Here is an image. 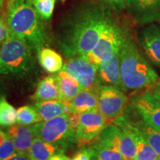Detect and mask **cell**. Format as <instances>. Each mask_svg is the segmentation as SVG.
<instances>
[{"instance_id": "cell-12", "label": "cell", "mask_w": 160, "mask_h": 160, "mask_svg": "<svg viewBox=\"0 0 160 160\" xmlns=\"http://www.w3.org/2000/svg\"><path fill=\"white\" fill-rule=\"evenodd\" d=\"M126 6L140 23L160 20V0H126Z\"/></svg>"}, {"instance_id": "cell-28", "label": "cell", "mask_w": 160, "mask_h": 160, "mask_svg": "<svg viewBox=\"0 0 160 160\" xmlns=\"http://www.w3.org/2000/svg\"><path fill=\"white\" fill-rule=\"evenodd\" d=\"M10 36V32L7 23L2 18L0 17V42H2Z\"/></svg>"}, {"instance_id": "cell-27", "label": "cell", "mask_w": 160, "mask_h": 160, "mask_svg": "<svg viewBox=\"0 0 160 160\" xmlns=\"http://www.w3.org/2000/svg\"><path fill=\"white\" fill-rule=\"evenodd\" d=\"M17 153L16 148L8 133L0 130V160H4Z\"/></svg>"}, {"instance_id": "cell-37", "label": "cell", "mask_w": 160, "mask_h": 160, "mask_svg": "<svg viewBox=\"0 0 160 160\" xmlns=\"http://www.w3.org/2000/svg\"><path fill=\"white\" fill-rule=\"evenodd\" d=\"M29 1H30V2H31V1H32V0H29Z\"/></svg>"}, {"instance_id": "cell-22", "label": "cell", "mask_w": 160, "mask_h": 160, "mask_svg": "<svg viewBox=\"0 0 160 160\" xmlns=\"http://www.w3.org/2000/svg\"><path fill=\"white\" fill-rule=\"evenodd\" d=\"M131 123L139 130L144 139L160 158V132L145 122L142 119H137V121Z\"/></svg>"}, {"instance_id": "cell-35", "label": "cell", "mask_w": 160, "mask_h": 160, "mask_svg": "<svg viewBox=\"0 0 160 160\" xmlns=\"http://www.w3.org/2000/svg\"><path fill=\"white\" fill-rule=\"evenodd\" d=\"M3 97V95L2 94V91H1V90H0V101H1V99H2V98Z\"/></svg>"}, {"instance_id": "cell-18", "label": "cell", "mask_w": 160, "mask_h": 160, "mask_svg": "<svg viewBox=\"0 0 160 160\" xmlns=\"http://www.w3.org/2000/svg\"><path fill=\"white\" fill-rule=\"evenodd\" d=\"M33 107L37 111L41 122L53 119L67 113L66 103L60 99L37 102Z\"/></svg>"}, {"instance_id": "cell-23", "label": "cell", "mask_w": 160, "mask_h": 160, "mask_svg": "<svg viewBox=\"0 0 160 160\" xmlns=\"http://www.w3.org/2000/svg\"><path fill=\"white\" fill-rule=\"evenodd\" d=\"M132 131L137 142V154L134 160H160L157 153L146 142L139 130L133 124H132Z\"/></svg>"}, {"instance_id": "cell-4", "label": "cell", "mask_w": 160, "mask_h": 160, "mask_svg": "<svg viewBox=\"0 0 160 160\" xmlns=\"http://www.w3.org/2000/svg\"><path fill=\"white\" fill-rule=\"evenodd\" d=\"M33 50L25 40L10 35L0 48V75L26 74L34 64Z\"/></svg>"}, {"instance_id": "cell-15", "label": "cell", "mask_w": 160, "mask_h": 160, "mask_svg": "<svg viewBox=\"0 0 160 160\" xmlns=\"http://www.w3.org/2000/svg\"><path fill=\"white\" fill-rule=\"evenodd\" d=\"M17 153L28 154L32 143L36 138L35 131L32 125H12L8 130Z\"/></svg>"}, {"instance_id": "cell-24", "label": "cell", "mask_w": 160, "mask_h": 160, "mask_svg": "<svg viewBox=\"0 0 160 160\" xmlns=\"http://www.w3.org/2000/svg\"><path fill=\"white\" fill-rule=\"evenodd\" d=\"M17 122V111L3 97L0 101V126L10 127Z\"/></svg>"}, {"instance_id": "cell-3", "label": "cell", "mask_w": 160, "mask_h": 160, "mask_svg": "<svg viewBox=\"0 0 160 160\" xmlns=\"http://www.w3.org/2000/svg\"><path fill=\"white\" fill-rule=\"evenodd\" d=\"M122 79L127 90H138L155 84L159 79L133 42L126 36L119 51Z\"/></svg>"}, {"instance_id": "cell-25", "label": "cell", "mask_w": 160, "mask_h": 160, "mask_svg": "<svg viewBox=\"0 0 160 160\" xmlns=\"http://www.w3.org/2000/svg\"><path fill=\"white\" fill-rule=\"evenodd\" d=\"M17 122L19 125H30L41 122L39 116L33 106L25 105L17 111Z\"/></svg>"}, {"instance_id": "cell-5", "label": "cell", "mask_w": 160, "mask_h": 160, "mask_svg": "<svg viewBox=\"0 0 160 160\" xmlns=\"http://www.w3.org/2000/svg\"><path fill=\"white\" fill-rule=\"evenodd\" d=\"M78 114H65L33 125L36 137L59 146L64 151L76 144Z\"/></svg>"}, {"instance_id": "cell-19", "label": "cell", "mask_w": 160, "mask_h": 160, "mask_svg": "<svg viewBox=\"0 0 160 160\" xmlns=\"http://www.w3.org/2000/svg\"><path fill=\"white\" fill-rule=\"evenodd\" d=\"M36 102L59 99V89L57 77L48 76L38 83L37 90L33 96Z\"/></svg>"}, {"instance_id": "cell-8", "label": "cell", "mask_w": 160, "mask_h": 160, "mask_svg": "<svg viewBox=\"0 0 160 160\" xmlns=\"http://www.w3.org/2000/svg\"><path fill=\"white\" fill-rule=\"evenodd\" d=\"M128 98L121 90L111 85L98 88V109L107 119L115 120L122 116Z\"/></svg>"}, {"instance_id": "cell-14", "label": "cell", "mask_w": 160, "mask_h": 160, "mask_svg": "<svg viewBox=\"0 0 160 160\" xmlns=\"http://www.w3.org/2000/svg\"><path fill=\"white\" fill-rule=\"evenodd\" d=\"M67 113L70 114H80L84 112L98 109V90L85 88L79 94L66 103Z\"/></svg>"}, {"instance_id": "cell-16", "label": "cell", "mask_w": 160, "mask_h": 160, "mask_svg": "<svg viewBox=\"0 0 160 160\" xmlns=\"http://www.w3.org/2000/svg\"><path fill=\"white\" fill-rule=\"evenodd\" d=\"M59 89V99L67 103L85 89L68 73L61 70L56 75Z\"/></svg>"}, {"instance_id": "cell-9", "label": "cell", "mask_w": 160, "mask_h": 160, "mask_svg": "<svg viewBox=\"0 0 160 160\" xmlns=\"http://www.w3.org/2000/svg\"><path fill=\"white\" fill-rule=\"evenodd\" d=\"M62 70L77 80L85 88H93L99 80L97 67L85 57L70 58Z\"/></svg>"}, {"instance_id": "cell-30", "label": "cell", "mask_w": 160, "mask_h": 160, "mask_svg": "<svg viewBox=\"0 0 160 160\" xmlns=\"http://www.w3.org/2000/svg\"><path fill=\"white\" fill-rule=\"evenodd\" d=\"M71 160H91L89 148L82 149L77 152Z\"/></svg>"}, {"instance_id": "cell-26", "label": "cell", "mask_w": 160, "mask_h": 160, "mask_svg": "<svg viewBox=\"0 0 160 160\" xmlns=\"http://www.w3.org/2000/svg\"><path fill=\"white\" fill-rule=\"evenodd\" d=\"M32 4L42 20H49L53 15L55 0H32Z\"/></svg>"}, {"instance_id": "cell-17", "label": "cell", "mask_w": 160, "mask_h": 160, "mask_svg": "<svg viewBox=\"0 0 160 160\" xmlns=\"http://www.w3.org/2000/svg\"><path fill=\"white\" fill-rule=\"evenodd\" d=\"M89 150L91 160H125L114 145L99 137Z\"/></svg>"}, {"instance_id": "cell-2", "label": "cell", "mask_w": 160, "mask_h": 160, "mask_svg": "<svg viewBox=\"0 0 160 160\" xmlns=\"http://www.w3.org/2000/svg\"><path fill=\"white\" fill-rule=\"evenodd\" d=\"M42 20L29 0H8L6 23L10 35L25 40L37 52L47 43Z\"/></svg>"}, {"instance_id": "cell-11", "label": "cell", "mask_w": 160, "mask_h": 160, "mask_svg": "<svg viewBox=\"0 0 160 160\" xmlns=\"http://www.w3.org/2000/svg\"><path fill=\"white\" fill-rule=\"evenodd\" d=\"M98 79L106 85H111L122 91L127 89L122 79L119 52L113 53L103 60L98 67Z\"/></svg>"}, {"instance_id": "cell-33", "label": "cell", "mask_w": 160, "mask_h": 160, "mask_svg": "<svg viewBox=\"0 0 160 160\" xmlns=\"http://www.w3.org/2000/svg\"><path fill=\"white\" fill-rule=\"evenodd\" d=\"M48 160H71L69 159L67 156L64 154L63 153H59L57 154L53 155V157H51Z\"/></svg>"}, {"instance_id": "cell-38", "label": "cell", "mask_w": 160, "mask_h": 160, "mask_svg": "<svg viewBox=\"0 0 160 160\" xmlns=\"http://www.w3.org/2000/svg\"><path fill=\"white\" fill-rule=\"evenodd\" d=\"M63 1H65V0H63Z\"/></svg>"}, {"instance_id": "cell-10", "label": "cell", "mask_w": 160, "mask_h": 160, "mask_svg": "<svg viewBox=\"0 0 160 160\" xmlns=\"http://www.w3.org/2000/svg\"><path fill=\"white\" fill-rule=\"evenodd\" d=\"M132 103L142 119L160 132V102L152 92L136 96Z\"/></svg>"}, {"instance_id": "cell-7", "label": "cell", "mask_w": 160, "mask_h": 160, "mask_svg": "<svg viewBox=\"0 0 160 160\" xmlns=\"http://www.w3.org/2000/svg\"><path fill=\"white\" fill-rule=\"evenodd\" d=\"M106 118L99 109L78 114L76 128V144L82 147L99 137L106 126Z\"/></svg>"}, {"instance_id": "cell-6", "label": "cell", "mask_w": 160, "mask_h": 160, "mask_svg": "<svg viewBox=\"0 0 160 160\" xmlns=\"http://www.w3.org/2000/svg\"><path fill=\"white\" fill-rule=\"evenodd\" d=\"M126 36L123 30L111 19L102 33L94 48L85 57L98 68L103 60L119 51Z\"/></svg>"}, {"instance_id": "cell-31", "label": "cell", "mask_w": 160, "mask_h": 160, "mask_svg": "<svg viewBox=\"0 0 160 160\" xmlns=\"http://www.w3.org/2000/svg\"><path fill=\"white\" fill-rule=\"evenodd\" d=\"M4 160H31V159L29 158L28 154H24V153H19L17 152L14 154Z\"/></svg>"}, {"instance_id": "cell-29", "label": "cell", "mask_w": 160, "mask_h": 160, "mask_svg": "<svg viewBox=\"0 0 160 160\" xmlns=\"http://www.w3.org/2000/svg\"><path fill=\"white\" fill-rule=\"evenodd\" d=\"M102 1L115 10H122L126 6V0H102Z\"/></svg>"}, {"instance_id": "cell-21", "label": "cell", "mask_w": 160, "mask_h": 160, "mask_svg": "<svg viewBox=\"0 0 160 160\" xmlns=\"http://www.w3.org/2000/svg\"><path fill=\"white\" fill-rule=\"evenodd\" d=\"M59 153H64V150L59 146L36 137L28 154L31 160H48Z\"/></svg>"}, {"instance_id": "cell-1", "label": "cell", "mask_w": 160, "mask_h": 160, "mask_svg": "<svg viewBox=\"0 0 160 160\" xmlns=\"http://www.w3.org/2000/svg\"><path fill=\"white\" fill-rule=\"evenodd\" d=\"M111 17L94 3H81L65 15L57 31V44L66 58L85 57L95 48Z\"/></svg>"}, {"instance_id": "cell-13", "label": "cell", "mask_w": 160, "mask_h": 160, "mask_svg": "<svg viewBox=\"0 0 160 160\" xmlns=\"http://www.w3.org/2000/svg\"><path fill=\"white\" fill-rule=\"evenodd\" d=\"M139 41L146 54L152 61L160 64V28L151 25L144 28L139 36Z\"/></svg>"}, {"instance_id": "cell-32", "label": "cell", "mask_w": 160, "mask_h": 160, "mask_svg": "<svg viewBox=\"0 0 160 160\" xmlns=\"http://www.w3.org/2000/svg\"><path fill=\"white\" fill-rule=\"evenodd\" d=\"M152 93L154 95V97L160 102V81H157L153 86V88L152 90Z\"/></svg>"}, {"instance_id": "cell-36", "label": "cell", "mask_w": 160, "mask_h": 160, "mask_svg": "<svg viewBox=\"0 0 160 160\" xmlns=\"http://www.w3.org/2000/svg\"><path fill=\"white\" fill-rule=\"evenodd\" d=\"M1 44H2V42H0V48H1Z\"/></svg>"}, {"instance_id": "cell-34", "label": "cell", "mask_w": 160, "mask_h": 160, "mask_svg": "<svg viewBox=\"0 0 160 160\" xmlns=\"http://www.w3.org/2000/svg\"><path fill=\"white\" fill-rule=\"evenodd\" d=\"M3 2H4V0H0V8H1L2 7Z\"/></svg>"}, {"instance_id": "cell-20", "label": "cell", "mask_w": 160, "mask_h": 160, "mask_svg": "<svg viewBox=\"0 0 160 160\" xmlns=\"http://www.w3.org/2000/svg\"><path fill=\"white\" fill-rule=\"evenodd\" d=\"M37 55L40 65L47 73H57L62 69V57L53 50L42 47L37 52Z\"/></svg>"}]
</instances>
